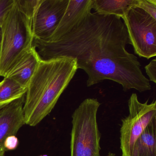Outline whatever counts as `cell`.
<instances>
[{
	"label": "cell",
	"mask_w": 156,
	"mask_h": 156,
	"mask_svg": "<svg viewBox=\"0 0 156 156\" xmlns=\"http://www.w3.org/2000/svg\"><path fill=\"white\" fill-rule=\"evenodd\" d=\"M131 44L122 19L114 15L90 12L71 32L54 41L34 38L33 45L42 60L73 58L77 69L87 75V86L106 80L121 85L125 92L151 89L137 57L129 52Z\"/></svg>",
	"instance_id": "obj_1"
},
{
	"label": "cell",
	"mask_w": 156,
	"mask_h": 156,
	"mask_svg": "<svg viewBox=\"0 0 156 156\" xmlns=\"http://www.w3.org/2000/svg\"><path fill=\"white\" fill-rule=\"evenodd\" d=\"M77 69L73 58L41 60L27 87L23 108L25 124L34 126L51 113Z\"/></svg>",
	"instance_id": "obj_2"
},
{
	"label": "cell",
	"mask_w": 156,
	"mask_h": 156,
	"mask_svg": "<svg viewBox=\"0 0 156 156\" xmlns=\"http://www.w3.org/2000/svg\"><path fill=\"white\" fill-rule=\"evenodd\" d=\"M2 32L0 76L5 77L18 59L33 46L32 20L14 5L1 26Z\"/></svg>",
	"instance_id": "obj_3"
},
{
	"label": "cell",
	"mask_w": 156,
	"mask_h": 156,
	"mask_svg": "<svg viewBox=\"0 0 156 156\" xmlns=\"http://www.w3.org/2000/svg\"><path fill=\"white\" fill-rule=\"evenodd\" d=\"M100 105L97 98H87L73 113L71 156H100L101 134L97 122Z\"/></svg>",
	"instance_id": "obj_4"
},
{
	"label": "cell",
	"mask_w": 156,
	"mask_h": 156,
	"mask_svg": "<svg viewBox=\"0 0 156 156\" xmlns=\"http://www.w3.org/2000/svg\"><path fill=\"white\" fill-rule=\"evenodd\" d=\"M122 19L135 54L147 60L156 56V20L136 7L130 8Z\"/></svg>",
	"instance_id": "obj_5"
},
{
	"label": "cell",
	"mask_w": 156,
	"mask_h": 156,
	"mask_svg": "<svg viewBox=\"0 0 156 156\" xmlns=\"http://www.w3.org/2000/svg\"><path fill=\"white\" fill-rule=\"evenodd\" d=\"M140 102L133 93L128 101V115L121 119L120 149L122 156H131L135 142L151 122L156 118V101Z\"/></svg>",
	"instance_id": "obj_6"
},
{
	"label": "cell",
	"mask_w": 156,
	"mask_h": 156,
	"mask_svg": "<svg viewBox=\"0 0 156 156\" xmlns=\"http://www.w3.org/2000/svg\"><path fill=\"white\" fill-rule=\"evenodd\" d=\"M69 0H40L32 20L34 38L47 41L62 18Z\"/></svg>",
	"instance_id": "obj_7"
},
{
	"label": "cell",
	"mask_w": 156,
	"mask_h": 156,
	"mask_svg": "<svg viewBox=\"0 0 156 156\" xmlns=\"http://www.w3.org/2000/svg\"><path fill=\"white\" fill-rule=\"evenodd\" d=\"M92 0H69L66 10L57 28L46 41H54L71 32L92 10Z\"/></svg>",
	"instance_id": "obj_8"
},
{
	"label": "cell",
	"mask_w": 156,
	"mask_h": 156,
	"mask_svg": "<svg viewBox=\"0 0 156 156\" xmlns=\"http://www.w3.org/2000/svg\"><path fill=\"white\" fill-rule=\"evenodd\" d=\"M25 95L0 109V145L8 137L15 136L25 124L23 105Z\"/></svg>",
	"instance_id": "obj_9"
},
{
	"label": "cell",
	"mask_w": 156,
	"mask_h": 156,
	"mask_svg": "<svg viewBox=\"0 0 156 156\" xmlns=\"http://www.w3.org/2000/svg\"><path fill=\"white\" fill-rule=\"evenodd\" d=\"M41 61L33 45L18 59L5 77H9L27 88Z\"/></svg>",
	"instance_id": "obj_10"
},
{
	"label": "cell",
	"mask_w": 156,
	"mask_h": 156,
	"mask_svg": "<svg viewBox=\"0 0 156 156\" xmlns=\"http://www.w3.org/2000/svg\"><path fill=\"white\" fill-rule=\"evenodd\" d=\"M138 0H92V9L102 15L122 19L130 8L136 7Z\"/></svg>",
	"instance_id": "obj_11"
},
{
	"label": "cell",
	"mask_w": 156,
	"mask_h": 156,
	"mask_svg": "<svg viewBox=\"0 0 156 156\" xmlns=\"http://www.w3.org/2000/svg\"><path fill=\"white\" fill-rule=\"evenodd\" d=\"M131 156H156V118L136 140Z\"/></svg>",
	"instance_id": "obj_12"
},
{
	"label": "cell",
	"mask_w": 156,
	"mask_h": 156,
	"mask_svg": "<svg viewBox=\"0 0 156 156\" xmlns=\"http://www.w3.org/2000/svg\"><path fill=\"white\" fill-rule=\"evenodd\" d=\"M27 87L8 77L0 82V109L25 95Z\"/></svg>",
	"instance_id": "obj_13"
},
{
	"label": "cell",
	"mask_w": 156,
	"mask_h": 156,
	"mask_svg": "<svg viewBox=\"0 0 156 156\" xmlns=\"http://www.w3.org/2000/svg\"><path fill=\"white\" fill-rule=\"evenodd\" d=\"M136 7L140 8L156 20V0H138Z\"/></svg>",
	"instance_id": "obj_14"
},
{
	"label": "cell",
	"mask_w": 156,
	"mask_h": 156,
	"mask_svg": "<svg viewBox=\"0 0 156 156\" xmlns=\"http://www.w3.org/2000/svg\"><path fill=\"white\" fill-rule=\"evenodd\" d=\"M14 0H0V26L8 12L14 5Z\"/></svg>",
	"instance_id": "obj_15"
},
{
	"label": "cell",
	"mask_w": 156,
	"mask_h": 156,
	"mask_svg": "<svg viewBox=\"0 0 156 156\" xmlns=\"http://www.w3.org/2000/svg\"><path fill=\"white\" fill-rule=\"evenodd\" d=\"M146 73L149 78V81L156 83V60L153 59L145 67Z\"/></svg>",
	"instance_id": "obj_16"
},
{
	"label": "cell",
	"mask_w": 156,
	"mask_h": 156,
	"mask_svg": "<svg viewBox=\"0 0 156 156\" xmlns=\"http://www.w3.org/2000/svg\"><path fill=\"white\" fill-rule=\"evenodd\" d=\"M19 144V140L15 136H11L8 137L5 140L3 143V145L6 151L16 149Z\"/></svg>",
	"instance_id": "obj_17"
},
{
	"label": "cell",
	"mask_w": 156,
	"mask_h": 156,
	"mask_svg": "<svg viewBox=\"0 0 156 156\" xmlns=\"http://www.w3.org/2000/svg\"><path fill=\"white\" fill-rule=\"evenodd\" d=\"M6 151L4 145H0V156L4 155V153Z\"/></svg>",
	"instance_id": "obj_18"
},
{
	"label": "cell",
	"mask_w": 156,
	"mask_h": 156,
	"mask_svg": "<svg viewBox=\"0 0 156 156\" xmlns=\"http://www.w3.org/2000/svg\"><path fill=\"white\" fill-rule=\"evenodd\" d=\"M2 42V32L1 27L0 26V58L1 55Z\"/></svg>",
	"instance_id": "obj_19"
},
{
	"label": "cell",
	"mask_w": 156,
	"mask_h": 156,
	"mask_svg": "<svg viewBox=\"0 0 156 156\" xmlns=\"http://www.w3.org/2000/svg\"><path fill=\"white\" fill-rule=\"evenodd\" d=\"M107 156H115V154H114V153H111V152H109V154H108V155Z\"/></svg>",
	"instance_id": "obj_20"
},
{
	"label": "cell",
	"mask_w": 156,
	"mask_h": 156,
	"mask_svg": "<svg viewBox=\"0 0 156 156\" xmlns=\"http://www.w3.org/2000/svg\"><path fill=\"white\" fill-rule=\"evenodd\" d=\"M40 156H48L47 155H40Z\"/></svg>",
	"instance_id": "obj_21"
},
{
	"label": "cell",
	"mask_w": 156,
	"mask_h": 156,
	"mask_svg": "<svg viewBox=\"0 0 156 156\" xmlns=\"http://www.w3.org/2000/svg\"><path fill=\"white\" fill-rule=\"evenodd\" d=\"M4 156V155H3V156Z\"/></svg>",
	"instance_id": "obj_22"
}]
</instances>
